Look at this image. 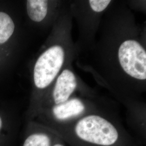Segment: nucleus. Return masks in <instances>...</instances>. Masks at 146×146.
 Here are the masks:
<instances>
[{
    "mask_svg": "<svg viewBox=\"0 0 146 146\" xmlns=\"http://www.w3.org/2000/svg\"><path fill=\"white\" fill-rule=\"evenodd\" d=\"M74 131L81 140L98 146H112L119 136L111 122L96 114L86 115L79 119L74 127Z\"/></svg>",
    "mask_w": 146,
    "mask_h": 146,
    "instance_id": "obj_1",
    "label": "nucleus"
},
{
    "mask_svg": "<svg viewBox=\"0 0 146 146\" xmlns=\"http://www.w3.org/2000/svg\"><path fill=\"white\" fill-rule=\"evenodd\" d=\"M117 58L122 72L128 78L137 82L146 81V49L137 39L128 37L121 42Z\"/></svg>",
    "mask_w": 146,
    "mask_h": 146,
    "instance_id": "obj_2",
    "label": "nucleus"
},
{
    "mask_svg": "<svg viewBox=\"0 0 146 146\" xmlns=\"http://www.w3.org/2000/svg\"><path fill=\"white\" fill-rule=\"evenodd\" d=\"M64 45L56 44L48 48L37 58L34 68V82L37 88L43 89L57 78L66 61Z\"/></svg>",
    "mask_w": 146,
    "mask_h": 146,
    "instance_id": "obj_3",
    "label": "nucleus"
},
{
    "mask_svg": "<svg viewBox=\"0 0 146 146\" xmlns=\"http://www.w3.org/2000/svg\"><path fill=\"white\" fill-rule=\"evenodd\" d=\"M77 86L78 81L74 73L70 69H64L56 78L54 86L52 98L54 105L69 99Z\"/></svg>",
    "mask_w": 146,
    "mask_h": 146,
    "instance_id": "obj_4",
    "label": "nucleus"
},
{
    "mask_svg": "<svg viewBox=\"0 0 146 146\" xmlns=\"http://www.w3.org/2000/svg\"><path fill=\"white\" fill-rule=\"evenodd\" d=\"M86 110L84 102L78 98H72L62 104L54 105L52 116L59 121H66L82 115Z\"/></svg>",
    "mask_w": 146,
    "mask_h": 146,
    "instance_id": "obj_5",
    "label": "nucleus"
},
{
    "mask_svg": "<svg viewBox=\"0 0 146 146\" xmlns=\"http://www.w3.org/2000/svg\"><path fill=\"white\" fill-rule=\"evenodd\" d=\"M48 1L44 0H28L27 1L28 15L32 21L40 22L46 17Z\"/></svg>",
    "mask_w": 146,
    "mask_h": 146,
    "instance_id": "obj_6",
    "label": "nucleus"
},
{
    "mask_svg": "<svg viewBox=\"0 0 146 146\" xmlns=\"http://www.w3.org/2000/svg\"><path fill=\"white\" fill-rule=\"evenodd\" d=\"M15 25L9 15L0 12V43H4L13 35Z\"/></svg>",
    "mask_w": 146,
    "mask_h": 146,
    "instance_id": "obj_7",
    "label": "nucleus"
},
{
    "mask_svg": "<svg viewBox=\"0 0 146 146\" xmlns=\"http://www.w3.org/2000/svg\"><path fill=\"white\" fill-rule=\"evenodd\" d=\"M50 136L44 133H34L28 136L23 146H52Z\"/></svg>",
    "mask_w": 146,
    "mask_h": 146,
    "instance_id": "obj_8",
    "label": "nucleus"
},
{
    "mask_svg": "<svg viewBox=\"0 0 146 146\" xmlns=\"http://www.w3.org/2000/svg\"><path fill=\"white\" fill-rule=\"evenodd\" d=\"M111 3L109 0H90L88 1L89 7L95 13H100L107 8Z\"/></svg>",
    "mask_w": 146,
    "mask_h": 146,
    "instance_id": "obj_9",
    "label": "nucleus"
},
{
    "mask_svg": "<svg viewBox=\"0 0 146 146\" xmlns=\"http://www.w3.org/2000/svg\"><path fill=\"white\" fill-rule=\"evenodd\" d=\"M2 120L1 117H0V131L2 129Z\"/></svg>",
    "mask_w": 146,
    "mask_h": 146,
    "instance_id": "obj_10",
    "label": "nucleus"
},
{
    "mask_svg": "<svg viewBox=\"0 0 146 146\" xmlns=\"http://www.w3.org/2000/svg\"><path fill=\"white\" fill-rule=\"evenodd\" d=\"M52 146H64L63 145H62L61 143H56V144H54V145H52Z\"/></svg>",
    "mask_w": 146,
    "mask_h": 146,
    "instance_id": "obj_11",
    "label": "nucleus"
}]
</instances>
